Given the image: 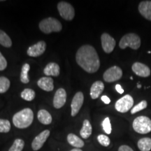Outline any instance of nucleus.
I'll list each match as a JSON object with an SVG mask.
<instances>
[{
	"label": "nucleus",
	"instance_id": "nucleus-1",
	"mask_svg": "<svg viewBox=\"0 0 151 151\" xmlns=\"http://www.w3.org/2000/svg\"><path fill=\"white\" fill-rule=\"evenodd\" d=\"M76 60L78 65L86 72H97L100 67V60L93 46L84 45L78 49L76 54Z\"/></svg>",
	"mask_w": 151,
	"mask_h": 151
},
{
	"label": "nucleus",
	"instance_id": "nucleus-2",
	"mask_svg": "<svg viewBox=\"0 0 151 151\" xmlns=\"http://www.w3.org/2000/svg\"><path fill=\"white\" fill-rule=\"evenodd\" d=\"M34 120V113L31 109L26 108L15 113L13 123L19 129H25L31 125Z\"/></svg>",
	"mask_w": 151,
	"mask_h": 151
},
{
	"label": "nucleus",
	"instance_id": "nucleus-3",
	"mask_svg": "<svg viewBox=\"0 0 151 151\" xmlns=\"http://www.w3.org/2000/svg\"><path fill=\"white\" fill-rule=\"evenodd\" d=\"M39 29L43 33L50 34L51 32H59L62 29V23L58 19L54 18H47L39 22Z\"/></svg>",
	"mask_w": 151,
	"mask_h": 151
},
{
	"label": "nucleus",
	"instance_id": "nucleus-4",
	"mask_svg": "<svg viewBox=\"0 0 151 151\" xmlns=\"http://www.w3.org/2000/svg\"><path fill=\"white\" fill-rule=\"evenodd\" d=\"M119 46L121 49L130 47L134 50H137L141 46V39L134 33H129L122 37L119 43Z\"/></svg>",
	"mask_w": 151,
	"mask_h": 151
},
{
	"label": "nucleus",
	"instance_id": "nucleus-5",
	"mask_svg": "<svg viewBox=\"0 0 151 151\" xmlns=\"http://www.w3.org/2000/svg\"><path fill=\"white\" fill-rule=\"evenodd\" d=\"M133 129L137 133L145 134L151 132V120L146 116H139L134 120Z\"/></svg>",
	"mask_w": 151,
	"mask_h": 151
},
{
	"label": "nucleus",
	"instance_id": "nucleus-6",
	"mask_svg": "<svg viewBox=\"0 0 151 151\" xmlns=\"http://www.w3.org/2000/svg\"><path fill=\"white\" fill-rule=\"evenodd\" d=\"M58 10L60 16L66 20H72L75 16L73 6L67 1H60L58 4Z\"/></svg>",
	"mask_w": 151,
	"mask_h": 151
},
{
	"label": "nucleus",
	"instance_id": "nucleus-7",
	"mask_svg": "<svg viewBox=\"0 0 151 151\" xmlns=\"http://www.w3.org/2000/svg\"><path fill=\"white\" fill-rule=\"evenodd\" d=\"M133 104V98L129 94H126L116 101L115 108L120 113H127L132 108Z\"/></svg>",
	"mask_w": 151,
	"mask_h": 151
},
{
	"label": "nucleus",
	"instance_id": "nucleus-8",
	"mask_svg": "<svg viewBox=\"0 0 151 151\" xmlns=\"http://www.w3.org/2000/svg\"><path fill=\"white\" fill-rule=\"evenodd\" d=\"M122 76V70L118 66H113L107 69L103 75L106 82L112 83L120 80Z\"/></svg>",
	"mask_w": 151,
	"mask_h": 151
},
{
	"label": "nucleus",
	"instance_id": "nucleus-9",
	"mask_svg": "<svg viewBox=\"0 0 151 151\" xmlns=\"http://www.w3.org/2000/svg\"><path fill=\"white\" fill-rule=\"evenodd\" d=\"M84 101V95L82 92H78L75 94L73 97L72 101H71V116L74 117L78 114L79 111L82 107Z\"/></svg>",
	"mask_w": 151,
	"mask_h": 151
},
{
	"label": "nucleus",
	"instance_id": "nucleus-10",
	"mask_svg": "<svg viewBox=\"0 0 151 151\" xmlns=\"http://www.w3.org/2000/svg\"><path fill=\"white\" fill-rule=\"evenodd\" d=\"M101 46L106 53H111L114 50L116 42L113 38L107 33L102 34L101 37Z\"/></svg>",
	"mask_w": 151,
	"mask_h": 151
},
{
	"label": "nucleus",
	"instance_id": "nucleus-11",
	"mask_svg": "<svg viewBox=\"0 0 151 151\" xmlns=\"http://www.w3.org/2000/svg\"><path fill=\"white\" fill-rule=\"evenodd\" d=\"M50 131L48 129H46L42 132H41L39 135H37L32 143V148L35 151H37L42 148L43 144L46 142L48 138L50 136Z\"/></svg>",
	"mask_w": 151,
	"mask_h": 151
},
{
	"label": "nucleus",
	"instance_id": "nucleus-12",
	"mask_svg": "<svg viewBox=\"0 0 151 151\" xmlns=\"http://www.w3.org/2000/svg\"><path fill=\"white\" fill-rule=\"evenodd\" d=\"M46 49V43L45 41H40L37 42L35 44L32 45V46L29 47L27 49V54L29 57H33V58H36V57H39L43 54Z\"/></svg>",
	"mask_w": 151,
	"mask_h": 151
},
{
	"label": "nucleus",
	"instance_id": "nucleus-13",
	"mask_svg": "<svg viewBox=\"0 0 151 151\" xmlns=\"http://www.w3.org/2000/svg\"><path fill=\"white\" fill-rule=\"evenodd\" d=\"M67 101V92L63 88L57 90L53 97V106L55 109H60L65 104Z\"/></svg>",
	"mask_w": 151,
	"mask_h": 151
},
{
	"label": "nucleus",
	"instance_id": "nucleus-14",
	"mask_svg": "<svg viewBox=\"0 0 151 151\" xmlns=\"http://www.w3.org/2000/svg\"><path fill=\"white\" fill-rule=\"evenodd\" d=\"M132 71L136 75L141 77H148L150 75V69L148 66L141 62H135L132 65Z\"/></svg>",
	"mask_w": 151,
	"mask_h": 151
},
{
	"label": "nucleus",
	"instance_id": "nucleus-15",
	"mask_svg": "<svg viewBox=\"0 0 151 151\" xmlns=\"http://www.w3.org/2000/svg\"><path fill=\"white\" fill-rule=\"evenodd\" d=\"M37 85L44 91L51 92L54 89L53 80L50 77H42L37 81Z\"/></svg>",
	"mask_w": 151,
	"mask_h": 151
},
{
	"label": "nucleus",
	"instance_id": "nucleus-16",
	"mask_svg": "<svg viewBox=\"0 0 151 151\" xmlns=\"http://www.w3.org/2000/svg\"><path fill=\"white\" fill-rule=\"evenodd\" d=\"M139 11L141 16L151 21V1H143L139 5Z\"/></svg>",
	"mask_w": 151,
	"mask_h": 151
},
{
	"label": "nucleus",
	"instance_id": "nucleus-17",
	"mask_svg": "<svg viewBox=\"0 0 151 151\" xmlns=\"http://www.w3.org/2000/svg\"><path fill=\"white\" fill-rule=\"evenodd\" d=\"M104 89V84L103 83V82L100 81H96L92 85L90 88V97L92 99H97L100 94L102 93Z\"/></svg>",
	"mask_w": 151,
	"mask_h": 151
},
{
	"label": "nucleus",
	"instance_id": "nucleus-18",
	"mask_svg": "<svg viewBox=\"0 0 151 151\" xmlns=\"http://www.w3.org/2000/svg\"><path fill=\"white\" fill-rule=\"evenodd\" d=\"M43 73L48 76H58L60 73V66L55 62H50L45 67Z\"/></svg>",
	"mask_w": 151,
	"mask_h": 151
},
{
	"label": "nucleus",
	"instance_id": "nucleus-19",
	"mask_svg": "<svg viewBox=\"0 0 151 151\" xmlns=\"http://www.w3.org/2000/svg\"><path fill=\"white\" fill-rule=\"evenodd\" d=\"M67 141L71 146H72L76 148H81L84 146V141L77 137L74 134L70 133L67 136Z\"/></svg>",
	"mask_w": 151,
	"mask_h": 151
},
{
	"label": "nucleus",
	"instance_id": "nucleus-20",
	"mask_svg": "<svg viewBox=\"0 0 151 151\" xmlns=\"http://www.w3.org/2000/svg\"><path fill=\"white\" fill-rule=\"evenodd\" d=\"M37 118L39 121L43 124H50L52 122V118L50 113L44 109H41L37 113Z\"/></svg>",
	"mask_w": 151,
	"mask_h": 151
},
{
	"label": "nucleus",
	"instance_id": "nucleus-21",
	"mask_svg": "<svg viewBox=\"0 0 151 151\" xmlns=\"http://www.w3.org/2000/svg\"><path fill=\"white\" fill-rule=\"evenodd\" d=\"M92 127L89 120H85L83 123V127L80 131V134L81 137L83 139H88L92 134Z\"/></svg>",
	"mask_w": 151,
	"mask_h": 151
},
{
	"label": "nucleus",
	"instance_id": "nucleus-22",
	"mask_svg": "<svg viewBox=\"0 0 151 151\" xmlns=\"http://www.w3.org/2000/svg\"><path fill=\"white\" fill-rule=\"evenodd\" d=\"M138 148L141 151H150L151 150V139L145 137L138 141Z\"/></svg>",
	"mask_w": 151,
	"mask_h": 151
},
{
	"label": "nucleus",
	"instance_id": "nucleus-23",
	"mask_svg": "<svg viewBox=\"0 0 151 151\" xmlns=\"http://www.w3.org/2000/svg\"><path fill=\"white\" fill-rule=\"evenodd\" d=\"M30 69V66L29 64L25 63L22 65L21 73H20V81L22 83L27 84L29 82V76H28V72Z\"/></svg>",
	"mask_w": 151,
	"mask_h": 151
},
{
	"label": "nucleus",
	"instance_id": "nucleus-24",
	"mask_svg": "<svg viewBox=\"0 0 151 151\" xmlns=\"http://www.w3.org/2000/svg\"><path fill=\"white\" fill-rule=\"evenodd\" d=\"M0 44L6 48H10L12 46L11 38L3 30L0 29Z\"/></svg>",
	"mask_w": 151,
	"mask_h": 151
},
{
	"label": "nucleus",
	"instance_id": "nucleus-25",
	"mask_svg": "<svg viewBox=\"0 0 151 151\" xmlns=\"http://www.w3.org/2000/svg\"><path fill=\"white\" fill-rule=\"evenodd\" d=\"M20 97L26 101H30L35 98V92L32 89L26 88L20 94Z\"/></svg>",
	"mask_w": 151,
	"mask_h": 151
},
{
	"label": "nucleus",
	"instance_id": "nucleus-26",
	"mask_svg": "<svg viewBox=\"0 0 151 151\" xmlns=\"http://www.w3.org/2000/svg\"><path fill=\"white\" fill-rule=\"evenodd\" d=\"M11 82L6 77L0 76V93H5L10 88Z\"/></svg>",
	"mask_w": 151,
	"mask_h": 151
},
{
	"label": "nucleus",
	"instance_id": "nucleus-27",
	"mask_svg": "<svg viewBox=\"0 0 151 151\" xmlns=\"http://www.w3.org/2000/svg\"><path fill=\"white\" fill-rule=\"evenodd\" d=\"M24 146V141L21 139H16L9 148V151H22Z\"/></svg>",
	"mask_w": 151,
	"mask_h": 151
},
{
	"label": "nucleus",
	"instance_id": "nucleus-28",
	"mask_svg": "<svg viewBox=\"0 0 151 151\" xmlns=\"http://www.w3.org/2000/svg\"><path fill=\"white\" fill-rule=\"evenodd\" d=\"M11 129V123L8 120L0 119V132L7 133Z\"/></svg>",
	"mask_w": 151,
	"mask_h": 151
},
{
	"label": "nucleus",
	"instance_id": "nucleus-29",
	"mask_svg": "<svg viewBox=\"0 0 151 151\" xmlns=\"http://www.w3.org/2000/svg\"><path fill=\"white\" fill-rule=\"evenodd\" d=\"M147 106H148L147 101L146 100H143V101H141L140 103H139L138 104L134 106L131 109V113L132 114H134V113L139 112V111H142L143 109L146 108Z\"/></svg>",
	"mask_w": 151,
	"mask_h": 151
},
{
	"label": "nucleus",
	"instance_id": "nucleus-30",
	"mask_svg": "<svg viewBox=\"0 0 151 151\" xmlns=\"http://www.w3.org/2000/svg\"><path fill=\"white\" fill-rule=\"evenodd\" d=\"M102 127L103 129L104 130L106 133L107 134H110L111 133V131H112V128H111L110 118H109V117H106V118L103 120Z\"/></svg>",
	"mask_w": 151,
	"mask_h": 151
},
{
	"label": "nucleus",
	"instance_id": "nucleus-31",
	"mask_svg": "<svg viewBox=\"0 0 151 151\" xmlns=\"http://www.w3.org/2000/svg\"><path fill=\"white\" fill-rule=\"evenodd\" d=\"M97 140L101 146L104 147H108L110 145V139L107 136L104 134H100L97 137Z\"/></svg>",
	"mask_w": 151,
	"mask_h": 151
},
{
	"label": "nucleus",
	"instance_id": "nucleus-32",
	"mask_svg": "<svg viewBox=\"0 0 151 151\" xmlns=\"http://www.w3.org/2000/svg\"><path fill=\"white\" fill-rule=\"evenodd\" d=\"M7 67V61L0 52V71L4 70Z\"/></svg>",
	"mask_w": 151,
	"mask_h": 151
},
{
	"label": "nucleus",
	"instance_id": "nucleus-33",
	"mask_svg": "<svg viewBox=\"0 0 151 151\" xmlns=\"http://www.w3.org/2000/svg\"><path fill=\"white\" fill-rule=\"evenodd\" d=\"M118 151H134L132 150V148H130L129 146H126V145H123V146H121L119 148Z\"/></svg>",
	"mask_w": 151,
	"mask_h": 151
},
{
	"label": "nucleus",
	"instance_id": "nucleus-34",
	"mask_svg": "<svg viewBox=\"0 0 151 151\" xmlns=\"http://www.w3.org/2000/svg\"><path fill=\"white\" fill-rule=\"evenodd\" d=\"M101 99V101H102L104 104H109L111 102V99L106 95L102 96Z\"/></svg>",
	"mask_w": 151,
	"mask_h": 151
},
{
	"label": "nucleus",
	"instance_id": "nucleus-35",
	"mask_svg": "<svg viewBox=\"0 0 151 151\" xmlns=\"http://www.w3.org/2000/svg\"><path fill=\"white\" fill-rule=\"evenodd\" d=\"M116 90H117V92L120 94H122L124 93V90L122 89V88L121 87V86L119 84H117L116 86Z\"/></svg>",
	"mask_w": 151,
	"mask_h": 151
},
{
	"label": "nucleus",
	"instance_id": "nucleus-36",
	"mask_svg": "<svg viewBox=\"0 0 151 151\" xmlns=\"http://www.w3.org/2000/svg\"><path fill=\"white\" fill-rule=\"evenodd\" d=\"M71 151H83V150L80 148H74V149H72Z\"/></svg>",
	"mask_w": 151,
	"mask_h": 151
},
{
	"label": "nucleus",
	"instance_id": "nucleus-37",
	"mask_svg": "<svg viewBox=\"0 0 151 151\" xmlns=\"http://www.w3.org/2000/svg\"><path fill=\"white\" fill-rule=\"evenodd\" d=\"M137 88H141V85L140 84H139V83H138V85H137Z\"/></svg>",
	"mask_w": 151,
	"mask_h": 151
},
{
	"label": "nucleus",
	"instance_id": "nucleus-38",
	"mask_svg": "<svg viewBox=\"0 0 151 151\" xmlns=\"http://www.w3.org/2000/svg\"><path fill=\"white\" fill-rule=\"evenodd\" d=\"M148 54H150V53H151V52H150V51H148Z\"/></svg>",
	"mask_w": 151,
	"mask_h": 151
}]
</instances>
